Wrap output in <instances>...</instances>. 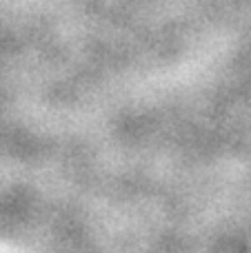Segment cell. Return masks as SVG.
Listing matches in <instances>:
<instances>
[]
</instances>
